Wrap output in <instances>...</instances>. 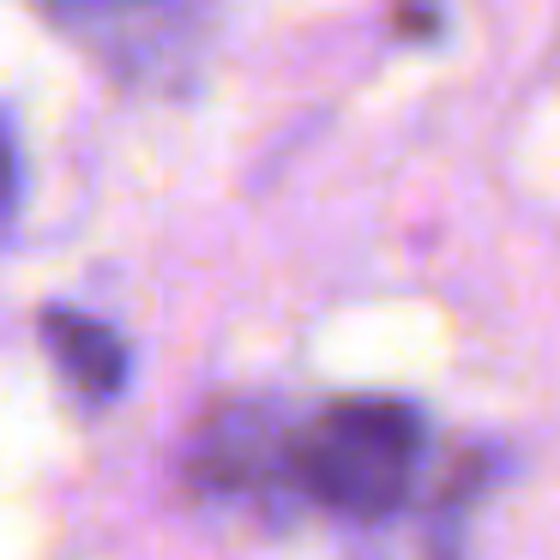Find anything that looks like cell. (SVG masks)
I'll use <instances>...</instances> for the list:
<instances>
[{"mask_svg":"<svg viewBox=\"0 0 560 560\" xmlns=\"http://www.w3.org/2000/svg\"><path fill=\"white\" fill-rule=\"evenodd\" d=\"M416 452H422V422L410 404L343 398L295 434L290 464L319 506L350 518H386L410 488Z\"/></svg>","mask_w":560,"mask_h":560,"instance_id":"6da1fadb","label":"cell"},{"mask_svg":"<svg viewBox=\"0 0 560 560\" xmlns=\"http://www.w3.org/2000/svg\"><path fill=\"white\" fill-rule=\"evenodd\" d=\"M19 194H25L19 139H13V127H7V115H0V242H7V230H13V218H19Z\"/></svg>","mask_w":560,"mask_h":560,"instance_id":"277c9868","label":"cell"},{"mask_svg":"<svg viewBox=\"0 0 560 560\" xmlns=\"http://www.w3.org/2000/svg\"><path fill=\"white\" fill-rule=\"evenodd\" d=\"M43 13L79 49L115 61L121 73H139L145 55H170V43L182 37V0H43Z\"/></svg>","mask_w":560,"mask_h":560,"instance_id":"7a4b0ae2","label":"cell"},{"mask_svg":"<svg viewBox=\"0 0 560 560\" xmlns=\"http://www.w3.org/2000/svg\"><path fill=\"white\" fill-rule=\"evenodd\" d=\"M43 350H49L55 374L91 404H109L127 386V343L115 338V326H103L85 307H43L37 314Z\"/></svg>","mask_w":560,"mask_h":560,"instance_id":"3957f363","label":"cell"}]
</instances>
